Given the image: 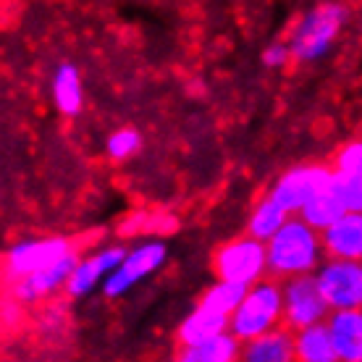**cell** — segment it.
Here are the masks:
<instances>
[{
    "mask_svg": "<svg viewBox=\"0 0 362 362\" xmlns=\"http://www.w3.org/2000/svg\"><path fill=\"white\" fill-rule=\"evenodd\" d=\"M315 284L328 310H360L362 302V268L360 260L328 257L317 265Z\"/></svg>",
    "mask_w": 362,
    "mask_h": 362,
    "instance_id": "6",
    "label": "cell"
},
{
    "mask_svg": "<svg viewBox=\"0 0 362 362\" xmlns=\"http://www.w3.org/2000/svg\"><path fill=\"white\" fill-rule=\"evenodd\" d=\"M236 362H294V331L276 326L239 344Z\"/></svg>",
    "mask_w": 362,
    "mask_h": 362,
    "instance_id": "13",
    "label": "cell"
},
{
    "mask_svg": "<svg viewBox=\"0 0 362 362\" xmlns=\"http://www.w3.org/2000/svg\"><path fill=\"white\" fill-rule=\"evenodd\" d=\"M320 260H323L320 236L299 216H286L279 231L265 242V276L276 281L299 273H313Z\"/></svg>",
    "mask_w": 362,
    "mask_h": 362,
    "instance_id": "1",
    "label": "cell"
},
{
    "mask_svg": "<svg viewBox=\"0 0 362 362\" xmlns=\"http://www.w3.org/2000/svg\"><path fill=\"white\" fill-rule=\"evenodd\" d=\"M213 268L218 281H234L250 286L265 276V242L250 234L236 236L223 247H218Z\"/></svg>",
    "mask_w": 362,
    "mask_h": 362,
    "instance_id": "5",
    "label": "cell"
},
{
    "mask_svg": "<svg viewBox=\"0 0 362 362\" xmlns=\"http://www.w3.org/2000/svg\"><path fill=\"white\" fill-rule=\"evenodd\" d=\"M124 255H127V250L108 247V250H103V252L90 257V260H79L76 268L71 271V276L66 279V284H64L66 291H69L71 297H84L87 291H92V286H95L105 273H110L113 268L121 265Z\"/></svg>",
    "mask_w": 362,
    "mask_h": 362,
    "instance_id": "15",
    "label": "cell"
},
{
    "mask_svg": "<svg viewBox=\"0 0 362 362\" xmlns=\"http://www.w3.org/2000/svg\"><path fill=\"white\" fill-rule=\"evenodd\" d=\"M194 362H236L239 360V341L228 331L205 339L202 344L189 349Z\"/></svg>",
    "mask_w": 362,
    "mask_h": 362,
    "instance_id": "19",
    "label": "cell"
},
{
    "mask_svg": "<svg viewBox=\"0 0 362 362\" xmlns=\"http://www.w3.org/2000/svg\"><path fill=\"white\" fill-rule=\"evenodd\" d=\"M276 326H281V281L263 276L247 286L242 302L228 315V334L242 344Z\"/></svg>",
    "mask_w": 362,
    "mask_h": 362,
    "instance_id": "3",
    "label": "cell"
},
{
    "mask_svg": "<svg viewBox=\"0 0 362 362\" xmlns=\"http://www.w3.org/2000/svg\"><path fill=\"white\" fill-rule=\"evenodd\" d=\"M50 100L55 110L66 118L79 116L84 110V79L82 69L74 61H58L50 74Z\"/></svg>",
    "mask_w": 362,
    "mask_h": 362,
    "instance_id": "11",
    "label": "cell"
},
{
    "mask_svg": "<svg viewBox=\"0 0 362 362\" xmlns=\"http://www.w3.org/2000/svg\"><path fill=\"white\" fill-rule=\"evenodd\" d=\"M71 252V242H66L61 236H47V239H32L24 245H16L8 255V273L13 279L29 276L35 271H42L55 260H61L64 255Z\"/></svg>",
    "mask_w": 362,
    "mask_h": 362,
    "instance_id": "9",
    "label": "cell"
},
{
    "mask_svg": "<svg viewBox=\"0 0 362 362\" xmlns=\"http://www.w3.org/2000/svg\"><path fill=\"white\" fill-rule=\"evenodd\" d=\"M326 315L328 305L320 297L313 273H299L281 281V323L289 331L323 323Z\"/></svg>",
    "mask_w": 362,
    "mask_h": 362,
    "instance_id": "4",
    "label": "cell"
},
{
    "mask_svg": "<svg viewBox=\"0 0 362 362\" xmlns=\"http://www.w3.org/2000/svg\"><path fill=\"white\" fill-rule=\"evenodd\" d=\"M176 362H194V357H192L189 352H184V354H181V357H179V360H176Z\"/></svg>",
    "mask_w": 362,
    "mask_h": 362,
    "instance_id": "24",
    "label": "cell"
},
{
    "mask_svg": "<svg viewBox=\"0 0 362 362\" xmlns=\"http://www.w3.org/2000/svg\"><path fill=\"white\" fill-rule=\"evenodd\" d=\"M294 362H339L323 323L294 331Z\"/></svg>",
    "mask_w": 362,
    "mask_h": 362,
    "instance_id": "17",
    "label": "cell"
},
{
    "mask_svg": "<svg viewBox=\"0 0 362 362\" xmlns=\"http://www.w3.org/2000/svg\"><path fill=\"white\" fill-rule=\"evenodd\" d=\"M323 326L328 331L339 362L362 360V313L360 310H334L326 315Z\"/></svg>",
    "mask_w": 362,
    "mask_h": 362,
    "instance_id": "10",
    "label": "cell"
},
{
    "mask_svg": "<svg viewBox=\"0 0 362 362\" xmlns=\"http://www.w3.org/2000/svg\"><path fill=\"white\" fill-rule=\"evenodd\" d=\"M346 18H349V8L339 0H323L305 11L286 37L291 61H297V64L323 61L331 53V47L336 45Z\"/></svg>",
    "mask_w": 362,
    "mask_h": 362,
    "instance_id": "2",
    "label": "cell"
},
{
    "mask_svg": "<svg viewBox=\"0 0 362 362\" xmlns=\"http://www.w3.org/2000/svg\"><path fill=\"white\" fill-rule=\"evenodd\" d=\"M165 260V247L163 245H145L134 250V252L124 255V260L118 268L110 271V279L105 281V294L108 297H121L124 291H129L139 279L150 276L158 271Z\"/></svg>",
    "mask_w": 362,
    "mask_h": 362,
    "instance_id": "8",
    "label": "cell"
},
{
    "mask_svg": "<svg viewBox=\"0 0 362 362\" xmlns=\"http://www.w3.org/2000/svg\"><path fill=\"white\" fill-rule=\"evenodd\" d=\"M247 286L245 284H234V281H218L216 286H210L208 294L199 299L202 305H208V308L218 310V313H226V315H231L234 313V308L242 302V297H245Z\"/></svg>",
    "mask_w": 362,
    "mask_h": 362,
    "instance_id": "20",
    "label": "cell"
},
{
    "mask_svg": "<svg viewBox=\"0 0 362 362\" xmlns=\"http://www.w3.org/2000/svg\"><path fill=\"white\" fill-rule=\"evenodd\" d=\"M139 147H142V134L132 127H124V129H116L108 136L105 153H108L110 160H129L132 155L139 153Z\"/></svg>",
    "mask_w": 362,
    "mask_h": 362,
    "instance_id": "21",
    "label": "cell"
},
{
    "mask_svg": "<svg viewBox=\"0 0 362 362\" xmlns=\"http://www.w3.org/2000/svg\"><path fill=\"white\" fill-rule=\"evenodd\" d=\"M260 61H263L265 69H284L291 61L286 40H273L271 45H265V50L260 53Z\"/></svg>",
    "mask_w": 362,
    "mask_h": 362,
    "instance_id": "23",
    "label": "cell"
},
{
    "mask_svg": "<svg viewBox=\"0 0 362 362\" xmlns=\"http://www.w3.org/2000/svg\"><path fill=\"white\" fill-rule=\"evenodd\" d=\"M286 221V213L273 202L271 197H263L257 205H255L252 216H250V223H247V234L260 239V242H268L279 226Z\"/></svg>",
    "mask_w": 362,
    "mask_h": 362,
    "instance_id": "18",
    "label": "cell"
},
{
    "mask_svg": "<svg viewBox=\"0 0 362 362\" xmlns=\"http://www.w3.org/2000/svg\"><path fill=\"white\" fill-rule=\"evenodd\" d=\"M336 173H344V176H362V145L360 139H354L349 145H344L336 155Z\"/></svg>",
    "mask_w": 362,
    "mask_h": 362,
    "instance_id": "22",
    "label": "cell"
},
{
    "mask_svg": "<svg viewBox=\"0 0 362 362\" xmlns=\"http://www.w3.org/2000/svg\"><path fill=\"white\" fill-rule=\"evenodd\" d=\"M76 263H79L76 252L64 255L61 260H55L53 265H47L42 271H35V273H29V276L16 279L13 294H16L18 299H24V302H35V299H40V297H47V294H53L55 289L64 286L66 279H69L71 271L76 268Z\"/></svg>",
    "mask_w": 362,
    "mask_h": 362,
    "instance_id": "14",
    "label": "cell"
},
{
    "mask_svg": "<svg viewBox=\"0 0 362 362\" xmlns=\"http://www.w3.org/2000/svg\"><path fill=\"white\" fill-rule=\"evenodd\" d=\"M221 331H228V315L199 302L194 313L179 326V344L184 346V352H189V349H194L205 339L221 334Z\"/></svg>",
    "mask_w": 362,
    "mask_h": 362,
    "instance_id": "16",
    "label": "cell"
},
{
    "mask_svg": "<svg viewBox=\"0 0 362 362\" xmlns=\"http://www.w3.org/2000/svg\"><path fill=\"white\" fill-rule=\"evenodd\" d=\"M331 168L328 165H297L281 173V179L273 184L268 197L279 205L286 216H297L299 208L308 202L317 189H323L331 179Z\"/></svg>",
    "mask_w": 362,
    "mask_h": 362,
    "instance_id": "7",
    "label": "cell"
},
{
    "mask_svg": "<svg viewBox=\"0 0 362 362\" xmlns=\"http://www.w3.org/2000/svg\"><path fill=\"white\" fill-rule=\"evenodd\" d=\"M320 247L336 260H360L362 255V218L360 213H344L331 226L317 231Z\"/></svg>",
    "mask_w": 362,
    "mask_h": 362,
    "instance_id": "12",
    "label": "cell"
}]
</instances>
